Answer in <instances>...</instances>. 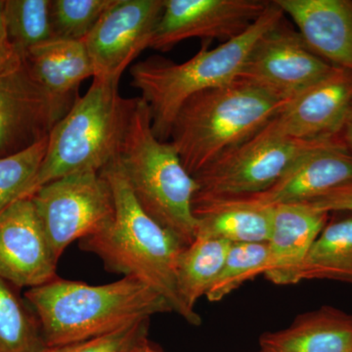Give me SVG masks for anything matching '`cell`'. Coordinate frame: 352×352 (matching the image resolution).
<instances>
[{"label": "cell", "mask_w": 352, "mask_h": 352, "mask_svg": "<svg viewBox=\"0 0 352 352\" xmlns=\"http://www.w3.org/2000/svg\"><path fill=\"white\" fill-rule=\"evenodd\" d=\"M124 352H163L157 349L156 346L151 344L150 340H148V336L140 338L136 340L134 344H132L126 351Z\"/></svg>", "instance_id": "32"}, {"label": "cell", "mask_w": 352, "mask_h": 352, "mask_svg": "<svg viewBox=\"0 0 352 352\" xmlns=\"http://www.w3.org/2000/svg\"><path fill=\"white\" fill-rule=\"evenodd\" d=\"M149 322H138L131 327L98 339L64 346H47L43 352H124L136 340L148 336Z\"/></svg>", "instance_id": "28"}, {"label": "cell", "mask_w": 352, "mask_h": 352, "mask_svg": "<svg viewBox=\"0 0 352 352\" xmlns=\"http://www.w3.org/2000/svg\"><path fill=\"white\" fill-rule=\"evenodd\" d=\"M317 56L352 72V0H274Z\"/></svg>", "instance_id": "17"}, {"label": "cell", "mask_w": 352, "mask_h": 352, "mask_svg": "<svg viewBox=\"0 0 352 352\" xmlns=\"http://www.w3.org/2000/svg\"><path fill=\"white\" fill-rule=\"evenodd\" d=\"M50 3L51 0H4L7 34L23 57L32 48L54 39Z\"/></svg>", "instance_id": "24"}, {"label": "cell", "mask_w": 352, "mask_h": 352, "mask_svg": "<svg viewBox=\"0 0 352 352\" xmlns=\"http://www.w3.org/2000/svg\"><path fill=\"white\" fill-rule=\"evenodd\" d=\"M231 245L224 240L197 237L178 258L176 291L184 310V320L191 325L201 323L195 310L197 302L207 295L219 277Z\"/></svg>", "instance_id": "21"}, {"label": "cell", "mask_w": 352, "mask_h": 352, "mask_svg": "<svg viewBox=\"0 0 352 352\" xmlns=\"http://www.w3.org/2000/svg\"><path fill=\"white\" fill-rule=\"evenodd\" d=\"M4 0H0V71L20 63L24 57L15 50L7 34L3 17Z\"/></svg>", "instance_id": "30"}, {"label": "cell", "mask_w": 352, "mask_h": 352, "mask_svg": "<svg viewBox=\"0 0 352 352\" xmlns=\"http://www.w3.org/2000/svg\"><path fill=\"white\" fill-rule=\"evenodd\" d=\"M268 3L263 0H164L150 48L166 52L190 38L226 43L244 34Z\"/></svg>", "instance_id": "11"}, {"label": "cell", "mask_w": 352, "mask_h": 352, "mask_svg": "<svg viewBox=\"0 0 352 352\" xmlns=\"http://www.w3.org/2000/svg\"><path fill=\"white\" fill-rule=\"evenodd\" d=\"M24 60L34 80L69 111L83 80L94 76L83 41L52 39L28 51Z\"/></svg>", "instance_id": "18"}, {"label": "cell", "mask_w": 352, "mask_h": 352, "mask_svg": "<svg viewBox=\"0 0 352 352\" xmlns=\"http://www.w3.org/2000/svg\"><path fill=\"white\" fill-rule=\"evenodd\" d=\"M330 214L309 204H286L273 207L268 238L267 268L263 276L279 286L298 283V272L310 248L320 235Z\"/></svg>", "instance_id": "16"}, {"label": "cell", "mask_w": 352, "mask_h": 352, "mask_svg": "<svg viewBox=\"0 0 352 352\" xmlns=\"http://www.w3.org/2000/svg\"><path fill=\"white\" fill-rule=\"evenodd\" d=\"M351 105L352 72L333 68L294 99L261 132L282 138H337Z\"/></svg>", "instance_id": "14"}, {"label": "cell", "mask_w": 352, "mask_h": 352, "mask_svg": "<svg viewBox=\"0 0 352 352\" xmlns=\"http://www.w3.org/2000/svg\"><path fill=\"white\" fill-rule=\"evenodd\" d=\"M31 198L57 261L69 244L91 235L115 212L110 183L97 171L59 178L39 187Z\"/></svg>", "instance_id": "8"}, {"label": "cell", "mask_w": 352, "mask_h": 352, "mask_svg": "<svg viewBox=\"0 0 352 352\" xmlns=\"http://www.w3.org/2000/svg\"><path fill=\"white\" fill-rule=\"evenodd\" d=\"M118 163L146 214L185 247L196 239L193 200L198 184L168 141L157 138L149 106L138 97Z\"/></svg>", "instance_id": "5"}, {"label": "cell", "mask_w": 352, "mask_h": 352, "mask_svg": "<svg viewBox=\"0 0 352 352\" xmlns=\"http://www.w3.org/2000/svg\"><path fill=\"white\" fill-rule=\"evenodd\" d=\"M311 207L322 212H352V182L336 187L327 193L307 201Z\"/></svg>", "instance_id": "29"}, {"label": "cell", "mask_w": 352, "mask_h": 352, "mask_svg": "<svg viewBox=\"0 0 352 352\" xmlns=\"http://www.w3.org/2000/svg\"><path fill=\"white\" fill-rule=\"evenodd\" d=\"M164 0H113L83 41L94 78L120 82L127 67L150 43Z\"/></svg>", "instance_id": "10"}, {"label": "cell", "mask_w": 352, "mask_h": 352, "mask_svg": "<svg viewBox=\"0 0 352 352\" xmlns=\"http://www.w3.org/2000/svg\"><path fill=\"white\" fill-rule=\"evenodd\" d=\"M119 85L94 78L87 94L55 124L31 196L65 176L100 173L118 159L138 101L122 96Z\"/></svg>", "instance_id": "6"}, {"label": "cell", "mask_w": 352, "mask_h": 352, "mask_svg": "<svg viewBox=\"0 0 352 352\" xmlns=\"http://www.w3.org/2000/svg\"><path fill=\"white\" fill-rule=\"evenodd\" d=\"M256 352H267V351H263V349H259L258 351H256Z\"/></svg>", "instance_id": "33"}, {"label": "cell", "mask_w": 352, "mask_h": 352, "mask_svg": "<svg viewBox=\"0 0 352 352\" xmlns=\"http://www.w3.org/2000/svg\"><path fill=\"white\" fill-rule=\"evenodd\" d=\"M47 138L17 154L0 157V214L16 201L31 197L34 178L45 156Z\"/></svg>", "instance_id": "26"}, {"label": "cell", "mask_w": 352, "mask_h": 352, "mask_svg": "<svg viewBox=\"0 0 352 352\" xmlns=\"http://www.w3.org/2000/svg\"><path fill=\"white\" fill-rule=\"evenodd\" d=\"M292 101L240 82L204 90L183 104L170 138L190 175L261 131Z\"/></svg>", "instance_id": "4"}, {"label": "cell", "mask_w": 352, "mask_h": 352, "mask_svg": "<svg viewBox=\"0 0 352 352\" xmlns=\"http://www.w3.org/2000/svg\"><path fill=\"white\" fill-rule=\"evenodd\" d=\"M267 263L266 243L231 245L219 277L206 295L208 302H221L245 282L263 275Z\"/></svg>", "instance_id": "25"}, {"label": "cell", "mask_w": 352, "mask_h": 352, "mask_svg": "<svg viewBox=\"0 0 352 352\" xmlns=\"http://www.w3.org/2000/svg\"><path fill=\"white\" fill-rule=\"evenodd\" d=\"M318 236L298 272L305 280H333L352 284V212H336Z\"/></svg>", "instance_id": "22"}, {"label": "cell", "mask_w": 352, "mask_h": 352, "mask_svg": "<svg viewBox=\"0 0 352 352\" xmlns=\"http://www.w3.org/2000/svg\"><path fill=\"white\" fill-rule=\"evenodd\" d=\"M339 136L347 151L352 155V105L340 129Z\"/></svg>", "instance_id": "31"}, {"label": "cell", "mask_w": 352, "mask_h": 352, "mask_svg": "<svg viewBox=\"0 0 352 352\" xmlns=\"http://www.w3.org/2000/svg\"><path fill=\"white\" fill-rule=\"evenodd\" d=\"M198 220L197 237L224 240L230 244L267 243L273 207H261L238 197L194 199Z\"/></svg>", "instance_id": "20"}, {"label": "cell", "mask_w": 352, "mask_h": 352, "mask_svg": "<svg viewBox=\"0 0 352 352\" xmlns=\"http://www.w3.org/2000/svg\"><path fill=\"white\" fill-rule=\"evenodd\" d=\"M46 347L34 310L0 277V352H43Z\"/></svg>", "instance_id": "23"}, {"label": "cell", "mask_w": 352, "mask_h": 352, "mask_svg": "<svg viewBox=\"0 0 352 352\" xmlns=\"http://www.w3.org/2000/svg\"><path fill=\"white\" fill-rule=\"evenodd\" d=\"M259 344L267 352H352V314L325 305L264 333Z\"/></svg>", "instance_id": "19"}, {"label": "cell", "mask_w": 352, "mask_h": 352, "mask_svg": "<svg viewBox=\"0 0 352 352\" xmlns=\"http://www.w3.org/2000/svg\"><path fill=\"white\" fill-rule=\"evenodd\" d=\"M57 263L31 197L0 214V277L15 288H36L57 278Z\"/></svg>", "instance_id": "13"}, {"label": "cell", "mask_w": 352, "mask_h": 352, "mask_svg": "<svg viewBox=\"0 0 352 352\" xmlns=\"http://www.w3.org/2000/svg\"><path fill=\"white\" fill-rule=\"evenodd\" d=\"M69 112L32 78L25 60L0 71V157L50 135Z\"/></svg>", "instance_id": "12"}, {"label": "cell", "mask_w": 352, "mask_h": 352, "mask_svg": "<svg viewBox=\"0 0 352 352\" xmlns=\"http://www.w3.org/2000/svg\"><path fill=\"white\" fill-rule=\"evenodd\" d=\"M25 298L47 346L98 339L173 312L163 296L134 277L98 286L57 277L28 289Z\"/></svg>", "instance_id": "1"}, {"label": "cell", "mask_w": 352, "mask_h": 352, "mask_svg": "<svg viewBox=\"0 0 352 352\" xmlns=\"http://www.w3.org/2000/svg\"><path fill=\"white\" fill-rule=\"evenodd\" d=\"M274 138L258 131L222 154L195 178L194 199L251 195L270 188L308 153L336 140Z\"/></svg>", "instance_id": "7"}, {"label": "cell", "mask_w": 352, "mask_h": 352, "mask_svg": "<svg viewBox=\"0 0 352 352\" xmlns=\"http://www.w3.org/2000/svg\"><path fill=\"white\" fill-rule=\"evenodd\" d=\"M351 182L352 155L339 136L298 160L270 188L251 195L233 197L261 207H275L307 203Z\"/></svg>", "instance_id": "15"}, {"label": "cell", "mask_w": 352, "mask_h": 352, "mask_svg": "<svg viewBox=\"0 0 352 352\" xmlns=\"http://www.w3.org/2000/svg\"><path fill=\"white\" fill-rule=\"evenodd\" d=\"M100 173L112 188L115 212L98 230L80 240V249L96 254L110 272L151 287L184 319L176 291V266L185 245L142 210L118 159Z\"/></svg>", "instance_id": "2"}, {"label": "cell", "mask_w": 352, "mask_h": 352, "mask_svg": "<svg viewBox=\"0 0 352 352\" xmlns=\"http://www.w3.org/2000/svg\"><path fill=\"white\" fill-rule=\"evenodd\" d=\"M286 16L256 41L235 82L293 101L333 68L308 47Z\"/></svg>", "instance_id": "9"}, {"label": "cell", "mask_w": 352, "mask_h": 352, "mask_svg": "<svg viewBox=\"0 0 352 352\" xmlns=\"http://www.w3.org/2000/svg\"><path fill=\"white\" fill-rule=\"evenodd\" d=\"M113 0H51L53 38L83 41Z\"/></svg>", "instance_id": "27"}, {"label": "cell", "mask_w": 352, "mask_h": 352, "mask_svg": "<svg viewBox=\"0 0 352 352\" xmlns=\"http://www.w3.org/2000/svg\"><path fill=\"white\" fill-rule=\"evenodd\" d=\"M284 17L283 11L273 0L244 34L215 48L204 43L188 61L177 64L153 56L133 65L131 85L138 88L141 98L149 106L157 138L168 140L173 120L190 97L235 82L256 41Z\"/></svg>", "instance_id": "3"}]
</instances>
